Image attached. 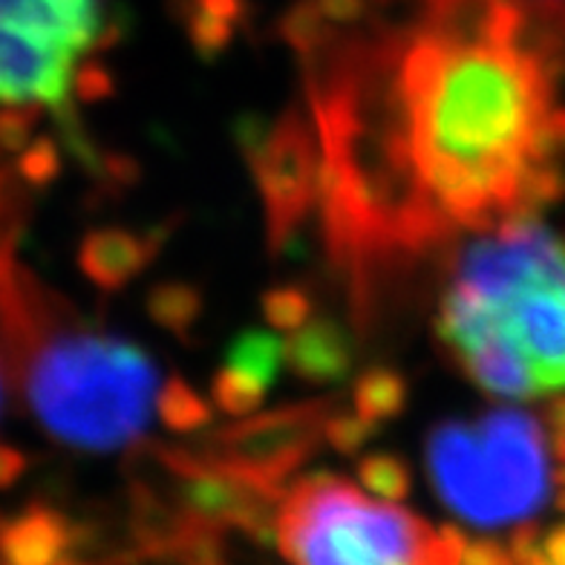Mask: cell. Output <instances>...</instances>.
Listing matches in <instances>:
<instances>
[{"label": "cell", "mask_w": 565, "mask_h": 565, "mask_svg": "<svg viewBox=\"0 0 565 565\" xmlns=\"http://www.w3.org/2000/svg\"><path fill=\"white\" fill-rule=\"evenodd\" d=\"M390 73L379 82L375 150H320L323 159L379 153L364 191L329 223L341 248L387 239L390 182L402 185L398 243L418 246L450 225L491 228L525 214V185L551 150V61L529 41V18L493 32H456L418 18L413 30L384 35Z\"/></svg>", "instance_id": "1"}, {"label": "cell", "mask_w": 565, "mask_h": 565, "mask_svg": "<svg viewBox=\"0 0 565 565\" xmlns=\"http://www.w3.org/2000/svg\"><path fill=\"white\" fill-rule=\"evenodd\" d=\"M439 338L479 390H565V239L516 214L470 243L441 295Z\"/></svg>", "instance_id": "2"}, {"label": "cell", "mask_w": 565, "mask_h": 565, "mask_svg": "<svg viewBox=\"0 0 565 565\" xmlns=\"http://www.w3.org/2000/svg\"><path fill=\"white\" fill-rule=\"evenodd\" d=\"M9 303L21 347V387L44 430L82 450H119L148 430L159 384L150 358L116 335L87 329L18 289Z\"/></svg>", "instance_id": "3"}, {"label": "cell", "mask_w": 565, "mask_h": 565, "mask_svg": "<svg viewBox=\"0 0 565 565\" xmlns=\"http://www.w3.org/2000/svg\"><path fill=\"white\" fill-rule=\"evenodd\" d=\"M289 565H465L468 545L395 499L361 491L350 479L315 473L291 484L275 520Z\"/></svg>", "instance_id": "4"}, {"label": "cell", "mask_w": 565, "mask_h": 565, "mask_svg": "<svg viewBox=\"0 0 565 565\" xmlns=\"http://www.w3.org/2000/svg\"><path fill=\"white\" fill-rule=\"evenodd\" d=\"M551 459L543 422L520 407L441 422L427 439L433 491L477 529H508L543 511L554 488Z\"/></svg>", "instance_id": "5"}, {"label": "cell", "mask_w": 565, "mask_h": 565, "mask_svg": "<svg viewBox=\"0 0 565 565\" xmlns=\"http://www.w3.org/2000/svg\"><path fill=\"white\" fill-rule=\"evenodd\" d=\"M102 35L105 0H0L3 116H61Z\"/></svg>", "instance_id": "6"}, {"label": "cell", "mask_w": 565, "mask_h": 565, "mask_svg": "<svg viewBox=\"0 0 565 565\" xmlns=\"http://www.w3.org/2000/svg\"><path fill=\"white\" fill-rule=\"evenodd\" d=\"M335 409L329 404H298L266 416L237 418L214 436L211 459L202 461L223 470L257 491H271L282 477L300 468L323 441V424Z\"/></svg>", "instance_id": "7"}, {"label": "cell", "mask_w": 565, "mask_h": 565, "mask_svg": "<svg viewBox=\"0 0 565 565\" xmlns=\"http://www.w3.org/2000/svg\"><path fill=\"white\" fill-rule=\"evenodd\" d=\"M320 141L298 116H286L252 145V173L260 188L268 234L277 248L298 231L320 194Z\"/></svg>", "instance_id": "8"}, {"label": "cell", "mask_w": 565, "mask_h": 565, "mask_svg": "<svg viewBox=\"0 0 565 565\" xmlns=\"http://www.w3.org/2000/svg\"><path fill=\"white\" fill-rule=\"evenodd\" d=\"M159 252V231H93L82 246V268L98 289L116 291L148 268Z\"/></svg>", "instance_id": "9"}, {"label": "cell", "mask_w": 565, "mask_h": 565, "mask_svg": "<svg viewBox=\"0 0 565 565\" xmlns=\"http://www.w3.org/2000/svg\"><path fill=\"white\" fill-rule=\"evenodd\" d=\"M286 366L309 384H338L350 375L352 350L332 320H306L286 338Z\"/></svg>", "instance_id": "10"}, {"label": "cell", "mask_w": 565, "mask_h": 565, "mask_svg": "<svg viewBox=\"0 0 565 565\" xmlns=\"http://www.w3.org/2000/svg\"><path fill=\"white\" fill-rule=\"evenodd\" d=\"M407 381L398 372L375 366V370L361 372V379L355 381V387H352V409L361 413L375 427H381L384 422H393V418L402 416L404 407H407Z\"/></svg>", "instance_id": "11"}, {"label": "cell", "mask_w": 565, "mask_h": 565, "mask_svg": "<svg viewBox=\"0 0 565 565\" xmlns=\"http://www.w3.org/2000/svg\"><path fill=\"white\" fill-rule=\"evenodd\" d=\"M225 364L239 372H248L266 387H271L277 379V370L286 364V341L275 335V329H248L225 352Z\"/></svg>", "instance_id": "12"}, {"label": "cell", "mask_w": 565, "mask_h": 565, "mask_svg": "<svg viewBox=\"0 0 565 565\" xmlns=\"http://www.w3.org/2000/svg\"><path fill=\"white\" fill-rule=\"evenodd\" d=\"M148 312L159 327L185 338L202 318V295L188 282H159L148 295Z\"/></svg>", "instance_id": "13"}, {"label": "cell", "mask_w": 565, "mask_h": 565, "mask_svg": "<svg viewBox=\"0 0 565 565\" xmlns=\"http://www.w3.org/2000/svg\"><path fill=\"white\" fill-rule=\"evenodd\" d=\"M157 413L164 427L173 433H196L211 422L209 402L182 379L164 381L157 398Z\"/></svg>", "instance_id": "14"}, {"label": "cell", "mask_w": 565, "mask_h": 565, "mask_svg": "<svg viewBox=\"0 0 565 565\" xmlns=\"http://www.w3.org/2000/svg\"><path fill=\"white\" fill-rule=\"evenodd\" d=\"M266 390V384L248 375V372L223 364V370L216 372L214 381H211V402L223 409L225 416L248 418L254 409H260Z\"/></svg>", "instance_id": "15"}, {"label": "cell", "mask_w": 565, "mask_h": 565, "mask_svg": "<svg viewBox=\"0 0 565 565\" xmlns=\"http://www.w3.org/2000/svg\"><path fill=\"white\" fill-rule=\"evenodd\" d=\"M263 318L275 332H295L312 318V300L298 286H277L263 295Z\"/></svg>", "instance_id": "16"}, {"label": "cell", "mask_w": 565, "mask_h": 565, "mask_svg": "<svg viewBox=\"0 0 565 565\" xmlns=\"http://www.w3.org/2000/svg\"><path fill=\"white\" fill-rule=\"evenodd\" d=\"M366 491L384 499H402L409 488V468L393 454H372L361 461Z\"/></svg>", "instance_id": "17"}, {"label": "cell", "mask_w": 565, "mask_h": 565, "mask_svg": "<svg viewBox=\"0 0 565 565\" xmlns=\"http://www.w3.org/2000/svg\"><path fill=\"white\" fill-rule=\"evenodd\" d=\"M375 430L379 427L366 422L355 409H350V413H332L327 424H323V441L335 447L338 454H358L372 439Z\"/></svg>", "instance_id": "18"}, {"label": "cell", "mask_w": 565, "mask_h": 565, "mask_svg": "<svg viewBox=\"0 0 565 565\" xmlns=\"http://www.w3.org/2000/svg\"><path fill=\"white\" fill-rule=\"evenodd\" d=\"M309 3L329 26L341 30V26H364L375 0H309Z\"/></svg>", "instance_id": "19"}, {"label": "cell", "mask_w": 565, "mask_h": 565, "mask_svg": "<svg viewBox=\"0 0 565 565\" xmlns=\"http://www.w3.org/2000/svg\"><path fill=\"white\" fill-rule=\"evenodd\" d=\"M520 545V554L505 565H565V525L554 531L545 543H534V536H529Z\"/></svg>", "instance_id": "20"}, {"label": "cell", "mask_w": 565, "mask_h": 565, "mask_svg": "<svg viewBox=\"0 0 565 565\" xmlns=\"http://www.w3.org/2000/svg\"><path fill=\"white\" fill-rule=\"evenodd\" d=\"M516 3L529 9V12L548 18V21L554 18V21L565 23V0H516Z\"/></svg>", "instance_id": "21"}, {"label": "cell", "mask_w": 565, "mask_h": 565, "mask_svg": "<svg viewBox=\"0 0 565 565\" xmlns=\"http://www.w3.org/2000/svg\"><path fill=\"white\" fill-rule=\"evenodd\" d=\"M551 150L554 157L565 153V110H554V119H551Z\"/></svg>", "instance_id": "22"}, {"label": "cell", "mask_w": 565, "mask_h": 565, "mask_svg": "<svg viewBox=\"0 0 565 565\" xmlns=\"http://www.w3.org/2000/svg\"><path fill=\"white\" fill-rule=\"evenodd\" d=\"M3 398H7V381H3V366H0V416H3Z\"/></svg>", "instance_id": "23"}]
</instances>
